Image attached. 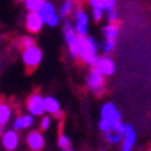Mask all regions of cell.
Returning a JSON list of instances; mask_svg holds the SVG:
<instances>
[{
    "label": "cell",
    "instance_id": "26",
    "mask_svg": "<svg viewBox=\"0 0 151 151\" xmlns=\"http://www.w3.org/2000/svg\"><path fill=\"white\" fill-rule=\"evenodd\" d=\"M107 20H109V23H115L116 21V12L113 9L107 11Z\"/></svg>",
    "mask_w": 151,
    "mask_h": 151
},
{
    "label": "cell",
    "instance_id": "8",
    "mask_svg": "<svg viewBox=\"0 0 151 151\" xmlns=\"http://www.w3.org/2000/svg\"><path fill=\"white\" fill-rule=\"evenodd\" d=\"M94 67H95V70H98L104 76H110V74H113V71H115V64H113V60L107 56L98 58Z\"/></svg>",
    "mask_w": 151,
    "mask_h": 151
},
{
    "label": "cell",
    "instance_id": "2",
    "mask_svg": "<svg viewBox=\"0 0 151 151\" xmlns=\"http://www.w3.org/2000/svg\"><path fill=\"white\" fill-rule=\"evenodd\" d=\"M64 35H65V40H67V44L70 48V55L73 58H77L80 55V35L77 33V30L73 29L70 21L64 27Z\"/></svg>",
    "mask_w": 151,
    "mask_h": 151
},
{
    "label": "cell",
    "instance_id": "25",
    "mask_svg": "<svg viewBox=\"0 0 151 151\" xmlns=\"http://www.w3.org/2000/svg\"><path fill=\"white\" fill-rule=\"evenodd\" d=\"M92 15H94V20H95V21H100V20H101V17H103V9L94 8V11H92Z\"/></svg>",
    "mask_w": 151,
    "mask_h": 151
},
{
    "label": "cell",
    "instance_id": "3",
    "mask_svg": "<svg viewBox=\"0 0 151 151\" xmlns=\"http://www.w3.org/2000/svg\"><path fill=\"white\" fill-rule=\"evenodd\" d=\"M42 59V53H41V50L32 45L29 48H24V52H23V62H24V65H26L27 68H35L40 65V62Z\"/></svg>",
    "mask_w": 151,
    "mask_h": 151
},
{
    "label": "cell",
    "instance_id": "4",
    "mask_svg": "<svg viewBox=\"0 0 151 151\" xmlns=\"http://www.w3.org/2000/svg\"><path fill=\"white\" fill-rule=\"evenodd\" d=\"M44 18L41 15V12L40 11H30L27 17H26V27L29 32L32 33H36V32H40L44 26Z\"/></svg>",
    "mask_w": 151,
    "mask_h": 151
},
{
    "label": "cell",
    "instance_id": "24",
    "mask_svg": "<svg viewBox=\"0 0 151 151\" xmlns=\"http://www.w3.org/2000/svg\"><path fill=\"white\" fill-rule=\"evenodd\" d=\"M21 129H24V121H23V116H18L14 121V130H21Z\"/></svg>",
    "mask_w": 151,
    "mask_h": 151
},
{
    "label": "cell",
    "instance_id": "10",
    "mask_svg": "<svg viewBox=\"0 0 151 151\" xmlns=\"http://www.w3.org/2000/svg\"><path fill=\"white\" fill-rule=\"evenodd\" d=\"M18 141H20V139H18V134H17L15 132H12V130L5 132V134H3V137H2L3 147H5L6 150H9V151H12V150L17 148Z\"/></svg>",
    "mask_w": 151,
    "mask_h": 151
},
{
    "label": "cell",
    "instance_id": "6",
    "mask_svg": "<svg viewBox=\"0 0 151 151\" xmlns=\"http://www.w3.org/2000/svg\"><path fill=\"white\" fill-rule=\"evenodd\" d=\"M40 12H41V15H42L45 24H48V26H52V27L58 26V23H59V15L56 14L55 6L50 3V2H45V3L42 5V8L40 9Z\"/></svg>",
    "mask_w": 151,
    "mask_h": 151
},
{
    "label": "cell",
    "instance_id": "1",
    "mask_svg": "<svg viewBox=\"0 0 151 151\" xmlns=\"http://www.w3.org/2000/svg\"><path fill=\"white\" fill-rule=\"evenodd\" d=\"M79 56L86 64L95 65L98 58H97V44L92 38L86 35H80V55Z\"/></svg>",
    "mask_w": 151,
    "mask_h": 151
},
{
    "label": "cell",
    "instance_id": "13",
    "mask_svg": "<svg viewBox=\"0 0 151 151\" xmlns=\"http://www.w3.org/2000/svg\"><path fill=\"white\" fill-rule=\"evenodd\" d=\"M27 145L32 148V150H42L44 147V137L40 132H30L29 136H27Z\"/></svg>",
    "mask_w": 151,
    "mask_h": 151
},
{
    "label": "cell",
    "instance_id": "5",
    "mask_svg": "<svg viewBox=\"0 0 151 151\" xmlns=\"http://www.w3.org/2000/svg\"><path fill=\"white\" fill-rule=\"evenodd\" d=\"M44 100L40 94H33L30 98H29V101H27V109L29 112L32 113L33 116H41L42 113L45 112V103H44Z\"/></svg>",
    "mask_w": 151,
    "mask_h": 151
},
{
    "label": "cell",
    "instance_id": "7",
    "mask_svg": "<svg viewBox=\"0 0 151 151\" xmlns=\"http://www.w3.org/2000/svg\"><path fill=\"white\" fill-rule=\"evenodd\" d=\"M103 76L104 74H101L98 70H94L89 74V77H88V86H89L91 91H94V92H101L103 91V88H104Z\"/></svg>",
    "mask_w": 151,
    "mask_h": 151
},
{
    "label": "cell",
    "instance_id": "11",
    "mask_svg": "<svg viewBox=\"0 0 151 151\" xmlns=\"http://www.w3.org/2000/svg\"><path fill=\"white\" fill-rule=\"evenodd\" d=\"M76 30L79 35H86L88 33V15L83 11L76 12Z\"/></svg>",
    "mask_w": 151,
    "mask_h": 151
},
{
    "label": "cell",
    "instance_id": "14",
    "mask_svg": "<svg viewBox=\"0 0 151 151\" xmlns=\"http://www.w3.org/2000/svg\"><path fill=\"white\" fill-rule=\"evenodd\" d=\"M45 103V112H48L50 115H56V116H62L60 112H59V101L55 98V97H45L44 100Z\"/></svg>",
    "mask_w": 151,
    "mask_h": 151
},
{
    "label": "cell",
    "instance_id": "12",
    "mask_svg": "<svg viewBox=\"0 0 151 151\" xmlns=\"http://www.w3.org/2000/svg\"><path fill=\"white\" fill-rule=\"evenodd\" d=\"M134 142H136V133H134L133 127L127 125L125 133H124V137H122V150L124 151H130L133 148Z\"/></svg>",
    "mask_w": 151,
    "mask_h": 151
},
{
    "label": "cell",
    "instance_id": "23",
    "mask_svg": "<svg viewBox=\"0 0 151 151\" xmlns=\"http://www.w3.org/2000/svg\"><path fill=\"white\" fill-rule=\"evenodd\" d=\"M32 45H35L32 38L26 36V38H23V40H21V47H24V48H29V47H32Z\"/></svg>",
    "mask_w": 151,
    "mask_h": 151
},
{
    "label": "cell",
    "instance_id": "15",
    "mask_svg": "<svg viewBox=\"0 0 151 151\" xmlns=\"http://www.w3.org/2000/svg\"><path fill=\"white\" fill-rule=\"evenodd\" d=\"M89 5L94 8H98V9H103V11H110L115 8V0H89Z\"/></svg>",
    "mask_w": 151,
    "mask_h": 151
},
{
    "label": "cell",
    "instance_id": "19",
    "mask_svg": "<svg viewBox=\"0 0 151 151\" xmlns=\"http://www.w3.org/2000/svg\"><path fill=\"white\" fill-rule=\"evenodd\" d=\"M9 118H11V109L6 104H2L0 106V124L5 125Z\"/></svg>",
    "mask_w": 151,
    "mask_h": 151
},
{
    "label": "cell",
    "instance_id": "17",
    "mask_svg": "<svg viewBox=\"0 0 151 151\" xmlns=\"http://www.w3.org/2000/svg\"><path fill=\"white\" fill-rule=\"evenodd\" d=\"M104 134H106V141L109 144H118V142L122 141V137H124L122 134H119L115 130H107V132H104Z\"/></svg>",
    "mask_w": 151,
    "mask_h": 151
},
{
    "label": "cell",
    "instance_id": "22",
    "mask_svg": "<svg viewBox=\"0 0 151 151\" xmlns=\"http://www.w3.org/2000/svg\"><path fill=\"white\" fill-rule=\"evenodd\" d=\"M113 47H115V42H113V40H106L103 42V52L104 53H109L113 50Z\"/></svg>",
    "mask_w": 151,
    "mask_h": 151
},
{
    "label": "cell",
    "instance_id": "20",
    "mask_svg": "<svg viewBox=\"0 0 151 151\" xmlns=\"http://www.w3.org/2000/svg\"><path fill=\"white\" fill-rule=\"evenodd\" d=\"M58 145H59V148L60 150H65V151H68V150H71V142H70V139L67 136H64L62 134L59 139H58Z\"/></svg>",
    "mask_w": 151,
    "mask_h": 151
},
{
    "label": "cell",
    "instance_id": "27",
    "mask_svg": "<svg viewBox=\"0 0 151 151\" xmlns=\"http://www.w3.org/2000/svg\"><path fill=\"white\" fill-rule=\"evenodd\" d=\"M50 127V116H44L41 121V130H47Z\"/></svg>",
    "mask_w": 151,
    "mask_h": 151
},
{
    "label": "cell",
    "instance_id": "18",
    "mask_svg": "<svg viewBox=\"0 0 151 151\" xmlns=\"http://www.w3.org/2000/svg\"><path fill=\"white\" fill-rule=\"evenodd\" d=\"M24 3L29 11H40L45 3V0H24Z\"/></svg>",
    "mask_w": 151,
    "mask_h": 151
},
{
    "label": "cell",
    "instance_id": "16",
    "mask_svg": "<svg viewBox=\"0 0 151 151\" xmlns=\"http://www.w3.org/2000/svg\"><path fill=\"white\" fill-rule=\"evenodd\" d=\"M103 33L106 36V40H115V38L118 36V26L113 24V23H110L109 26H106L103 29Z\"/></svg>",
    "mask_w": 151,
    "mask_h": 151
},
{
    "label": "cell",
    "instance_id": "21",
    "mask_svg": "<svg viewBox=\"0 0 151 151\" xmlns=\"http://www.w3.org/2000/svg\"><path fill=\"white\" fill-rule=\"evenodd\" d=\"M71 8H73V3L68 0V2H65L64 5H62V8H60V14H59V15H60V17H67V15L70 14Z\"/></svg>",
    "mask_w": 151,
    "mask_h": 151
},
{
    "label": "cell",
    "instance_id": "9",
    "mask_svg": "<svg viewBox=\"0 0 151 151\" xmlns=\"http://www.w3.org/2000/svg\"><path fill=\"white\" fill-rule=\"evenodd\" d=\"M101 119L109 121L112 124V127H113V124H115L116 121H119V112L116 110V107L112 103H107L101 107Z\"/></svg>",
    "mask_w": 151,
    "mask_h": 151
}]
</instances>
